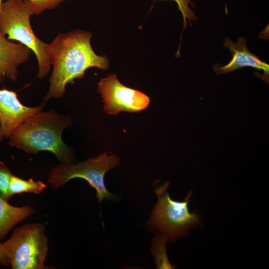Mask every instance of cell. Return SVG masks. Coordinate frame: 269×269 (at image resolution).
<instances>
[{
    "instance_id": "obj_1",
    "label": "cell",
    "mask_w": 269,
    "mask_h": 269,
    "mask_svg": "<svg viewBox=\"0 0 269 269\" xmlns=\"http://www.w3.org/2000/svg\"><path fill=\"white\" fill-rule=\"evenodd\" d=\"M92 36L90 31L76 29L60 33L47 43L46 52L53 70L48 91L43 98L44 102L62 98L67 84L83 78L88 68H108L110 62L106 55L99 56L94 51L91 44Z\"/></svg>"
},
{
    "instance_id": "obj_2",
    "label": "cell",
    "mask_w": 269,
    "mask_h": 269,
    "mask_svg": "<svg viewBox=\"0 0 269 269\" xmlns=\"http://www.w3.org/2000/svg\"><path fill=\"white\" fill-rule=\"evenodd\" d=\"M42 111L28 118L13 132L8 137L9 145L32 154L47 151L62 163L73 162V151L62 137L64 130L72 125V119L53 110Z\"/></svg>"
},
{
    "instance_id": "obj_3",
    "label": "cell",
    "mask_w": 269,
    "mask_h": 269,
    "mask_svg": "<svg viewBox=\"0 0 269 269\" xmlns=\"http://www.w3.org/2000/svg\"><path fill=\"white\" fill-rule=\"evenodd\" d=\"M169 184V181L165 182L155 189L157 202L147 225L167 241L174 242L187 235L191 229L199 227L201 218L197 212L189 210L192 192L182 201L173 200L167 190Z\"/></svg>"
},
{
    "instance_id": "obj_4",
    "label": "cell",
    "mask_w": 269,
    "mask_h": 269,
    "mask_svg": "<svg viewBox=\"0 0 269 269\" xmlns=\"http://www.w3.org/2000/svg\"><path fill=\"white\" fill-rule=\"evenodd\" d=\"M32 15L23 0L2 1L0 10V31L8 40L17 41L35 55L38 67L37 77L48 75L51 65L46 52L47 43L36 36L31 27Z\"/></svg>"
},
{
    "instance_id": "obj_5",
    "label": "cell",
    "mask_w": 269,
    "mask_h": 269,
    "mask_svg": "<svg viewBox=\"0 0 269 269\" xmlns=\"http://www.w3.org/2000/svg\"><path fill=\"white\" fill-rule=\"evenodd\" d=\"M45 227L39 223L14 228L9 239L3 243L12 269H47L44 263L48 251Z\"/></svg>"
},
{
    "instance_id": "obj_6",
    "label": "cell",
    "mask_w": 269,
    "mask_h": 269,
    "mask_svg": "<svg viewBox=\"0 0 269 269\" xmlns=\"http://www.w3.org/2000/svg\"><path fill=\"white\" fill-rule=\"evenodd\" d=\"M119 162L116 155L107 152L77 163L61 162L51 170L47 182L51 188L57 189L72 179H84L95 189L100 202L105 198L114 197L105 186L104 176L107 172L117 166Z\"/></svg>"
},
{
    "instance_id": "obj_7",
    "label": "cell",
    "mask_w": 269,
    "mask_h": 269,
    "mask_svg": "<svg viewBox=\"0 0 269 269\" xmlns=\"http://www.w3.org/2000/svg\"><path fill=\"white\" fill-rule=\"evenodd\" d=\"M97 90L104 103V110L111 115H117L122 111H141L148 107L150 101L143 93L121 83L115 74L101 79Z\"/></svg>"
},
{
    "instance_id": "obj_8",
    "label": "cell",
    "mask_w": 269,
    "mask_h": 269,
    "mask_svg": "<svg viewBox=\"0 0 269 269\" xmlns=\"http://www.w3.org/2000/svg\"><path fill=\"white\" fill-rule=\"evenodd\" d=\"M46 102L36 107L24 105L16 92L6 88L0 89V142L8 138L26 120L42 111Z\"/></svg>"
},
{
    "instance_id": "obj_9",
    "label": "cell",
    "mask_w": 269,
    "mask_h": 269,
    "mask_svg": "<svg viewBox=\"0 0 269 269\" xmlns=\"http://www.w3.org/2000/svg\"><path fill=\"white\" fill-rule=\"evenodd\" d=\"M223 44L231 53L232 58L226 65L221 66L215 64L213 66V69L217 75L227 74L243 67H250L263 71L264 75L267 78L269 73V65L249 50L245 37H240L237 42L234 43L230 38L226 37Z\"/></svg>"
},
{
    "instance_id": "obj_10",
    "label": "cell",
    "mask_w": 269,
    "mask_h": 269,
    "mask_svg": "<svg viewBox=\"0 0 269 269\" xmlns=\"http://www.w3.org/2000/svg\"><path fill=\"white\" fill-rule=\"evenodd\" d=\"M32 52L19 43L11 42L0 31V84L5 78L15 81L18 67L28 61Z\"/></svg>"
},
{
    "instance_id": "obj_11",
    "label": "cell",
    "mask_w": 269,
    "mask_h": 269,
    "mask_svg": "<svg viewBox=\"0 0 269 269\" xmlns=\"http://www.w3.org/2000/svg\"><path fill=\"white\" fill-rule=\"evenodd\" d=\"M34 213L33 207L12 206L0 195V240L18 223Z\"/></svg>"
},
{
    "instance_id": "obj_12",
    "label": "cell",
    "mask_w": 269,
    "mask_h": 269,
    "mask_svg": "<svg viewBox=\"0 0 269 269\" xmlns=\"http://www.w3.org/2000/svg\"><path fill=\"white\" fill-rule=\"evenodd\" d=\"M46 187V185L41 181H34L32 178L25 180L12 175L9 188L10 197L13 195L23 193L40 194Z\"/></svg>"
},
{
    "instance_id": "obj_13",
    "label": "cell",
    "mask_w": 269,
    "mask_h": 269,
    "mask_svg": "<svg viewBox=\"0 0 269 269\" xmlns=\"http://www.w3.org/2000/svg\"><path fill=\"white\" fill-rule=\"evenodd\" d=\"M166 239L157 235L153 240L151 252L157 269H174V266L169 262L165 244Z\"/></svg>"
},
{
    "instance_id": "obj_14",
    "label": "cell",
    "mask_w": 269,
    "mask_h": 269,
    "mask_svg": "<svg viewBox=\"0 0 269 269\" xmlns=\"http://www.w3.org/2000/svg\"><path fill=\"white\" fill-rule=\"evenodd\" d=\"M67 0H23L32 15H39L46 10L55 9Z\"/></svg>"
},
{
    "instance_id": "obj_15",
    "label": "cell",
    "mask_w": 269,
    "mask_h": 269,
    "mask_svg": "<svg viewBox=\"0 0 269 269\" xmlns=\"http://www.w3.org/2000/svg\"><path fill=\"white\" fill-rule=\"evenodd\" d=\"M12 175L10 169L0 161V195L7 201L11 198L9 188Z\"/></svg>"
},
{
    "instance_id": "obj_16",
    "label": "cell",
    "mask_w": 269,
    "mask_h": 269,
    "mask_svg": "<svg viewBox=\"0 0 269 269\" xmlns=\"http://www.w3.org/2000/svg\"><path fill=\"white\" fill-rule=\"evenodd\" d=\"M172 0L176 2L178 5V9L181 12L183 18V28H186L187 27L188 25L187 20L191 24L192 21H196L198 20L197 16L190 7V4L191 5L192 7H195L194 3L191 0Z\"/></svg>"
},
{
    "instance_id": "obj_17",
    "label": "cell",
    "mask_w": 269,
    "mask_h": 269,
    "mask_svg": "<svg viewBox=\"0 0 269 269\" xmlns=\"http://www.w3.org/2000/svg\"><path fill=\"white\" fill-rule=\"evenodd\" d=\"M0 263L3 266L9 265V262L6 255L3 243L0 242Z\"/></svg>"
},
{
    "instance_id": "obj_18",
    "label": "cell",
    "mask_w": 269,
    "mask_h": 269,
    "mask_svg": "<svg viewBox=\"0 0 269 269\" xmlns=\"http://www.w3.org/2000/svg\"><path fill=\"white\" fill-rule=\"evenodd\" d=\"M2 2V0H0V6H1V4Z\"/></svg>"
}]
</instances>
